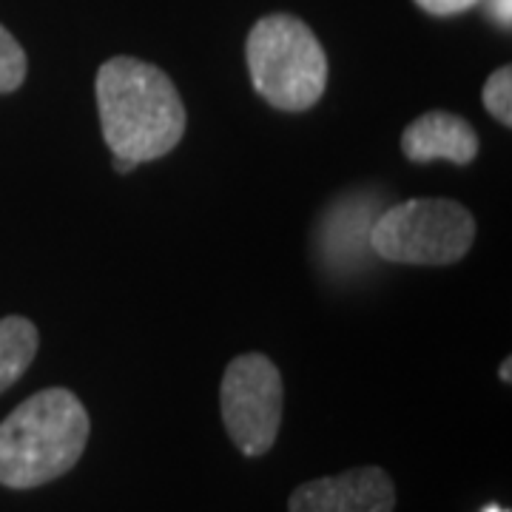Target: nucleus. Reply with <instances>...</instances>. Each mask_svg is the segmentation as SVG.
I'll return each instance as SVG.
<instances>
[{
	"label": "nucleus",
	"mask_w": 512,
	"mask_h": 512,
	"mask_svg": "<svg viewBox=\"0 0 512 512\" xmlns=\"http://www.w3.org/2000/svg\"><path fill=\"white\" fill-rule=\"evenodd\" d=\"M484 109L493 114L501 126H512V69L501 66L490 74V80L484 83Z\"/></svg>",
	"instance_id": "9d476101"
},
{
	"label": "nucleus",
	"mask_w": 512,
	"mask_h": 512,
	"mask_svg": "<svg viewBox=\"0 0 512 512\" xmlns=\"http://www.w3.org/2000/svg\"><path fill=\"white\" fill-rule=\"evenodd\" d=\"M26 52L6 26H0V94L18 92L26 80Z\"/></svg>",
	"instance_id": "1a4fd4ad"
},
{
	"label": "nucleus",
	"mask_w": 512,
	"mask_h": 512,
	"mask_svg": "<svg viewBox=\"0 0 512 512\" xmlns=\"http://www.w3.org/2000/svg\"><path fill=\"white\" fill-rule=\"evenodd\" d=\"M40 333L23 316L0 319V393H6L35 362Z\"/></svg>",
	"instance_id": "6e6552de"
},
{
	"label": "nucleus",
	"mask_w": 512,
	"mask_h": 512,
	"mask_svg": "<svg viewBox=\"0 0 512 512\" xmlns=\"http://www.w3.org/2000/svg\"><path fill=\"white\" fill-rule=\"evenodd\" d=\"M498 373H501V379H504V382H510V379H512V376H510V359L504 362V367H501Z\"/></svg>",
	"instance_id": "4468645a"
},
{
	"label": "nucleus",
	"mask_w": 512,
	"mask_h": 512,
	"mask_svg": "<svg viewBox=\"0 0 512 512\" xmlns=\"http://www.w3.org/2000/svg\"><path fill=\"white\" fill-rule=\"evenodd\" d=\"M94 89L103 140L114 160L151 163L183 140V97L163 69L137 57H111L100 66Z\"/></svg>",
	"instance_id": "f257e3e1"
},
{
	"label": "nucleus",
	"mask_w": 512,
	"mask_h": 512,
	"mask_svg": "<svg viewBox=\"0 0 512 512\" xmlns=\"http://www.w3.org/2000/svg\"><path fill=\"white\" fill-rule=\"evenodd\" d=\"M427 15H436V18H453L461 12H470L473 6H478L481 0H416Z\"/></svg>",
	"instance_id": "9b49d317"
},
{
	"label": "nucleus",
	"mask_w": 512,
	"mask_h": 512,
	"mask_svg": "<svg viewBox=\"0 0 512 512\" xmlns=\"http://www.w3.org/2000/svg\"><path fill=\"white\" fill-rule=\"evenodd\" d=\"M481 3H487V9H490V18H493L498 26L510 29V20H512L510 0H481Z\"/></svg>",
	"instance_id": "f8f14e48"
},
{
	"label": "nucleus",
	"mask_w": 512,
	"mask_h": 512,
	"mask_svg": "<svg viewBox=\"0 0 512 512\" xmlns=\"http://www.w3.org/2000/svg\"><path fill=\"white\" fill-rule=\"evenodd\" d=\"M484 512H507V510H501V507H495V504H493V507H487Z\"/></svg>",
	"instance_id": "2eb2a0df"
},
{
	"label": "nucleus",
	"mask_w": 512,
	"mask_h": 512,
	"mask_svg": "<svg viewBox=\"0 0 512 512\" xmlns=\"http://www.w3.org/2000/svg\"><path fill=\"white\" fill-rule=\"evenodd\" d=\"M92 419L66 387H49L0 421V484L35 490L66 476L86 453Z\"/></svg>",
	"instance_id": "f03ea898"
},
{
	"label": "nucleus",
	"mask_w": 512,
	"mask_h": 512,
	"mask_svg": "<svg viewBox=\"0 0 512 512\" xmlns=\"http://www.w3.org/2000/svg\"><path fill=\"white\" fill-rule=\"evenodd\" d=\"M402 151L410 163L450 160L470 165L478 157V134L464 117L450 111H427L416 117L402 134Z\"/></svg>",
	"instance_id": "0eeeda50"
},
{
	"label": "nucleus",
	"mask_w": 512,
	"mask_h": 512,
	"mask_svg": "<svg viewBox=\"0 0 512 512\" xmlns=\"http://www.w3.org/2000/svg\"><path fill=\"white\" fill-rule=\"evenodd\" d=\"M396 487L382 467H353L339 476L299 484L288 498V512H393Z\"/></svg>",
	"instance_id": "423d86ee"
},
{
	"label": "nucleus",
	"mask_w": 512,
	"mask_h": 512,
	"mask_svg": "<svg viewBox=\"0 0 512 512\" xmlns=\"http://www.w3.org/2000/svg\"><path fill=\"white\" fill-rule=\"evenodd\" d=\"M476 239V217L456 200H407L384 208L370 228V248L399 265H453Z\"/></svg>",
	"instance_id": "20e7f679"
},
{
	"label": "nucleus",
	"mask_w": 512,
	"mask_h": 512,
	"mask_svg": "<svg viewBox=\"0 0 512 512\" xmlns=\"http://www.w3.org/2000/svg\"><path fill=\"white\" fill-rule=\"evenodd\" d=\"M282 376L265 353H242L225 367L220 384L222 424L242 456H265L282 424Z\"/></svg>",
	"instance_id": "39448f33"
},
{
	"label": "nucleus",
	"mask_w": 512,
	"mask_h": 512,
	"mask_svg": "<svg viewBox=\"0 0 512 512\" xmlns=\"http://www.w3.org/2000/svg\"><path fill=\"white\" fill-rule=\"evenodd\" d=\"M114 168H117L120 174H128V171L134 168V163H128V160H114Z\"/></svg>",
	"instance_id": "ddd939ff"
},
{
	"label": "nucleus",
	"mask_w": 512,
	"mask_h": 512,
	"mask_svg": "<svg viewBox=\"0 0 512 512\" xmlns=\"http://www.w3.org/2000/svg\"><path fill=\"white\" fill-rule=\"evenodd\" d=\"M251 83L279 111H308L328 86V57L313 29L296 15H265L245 40Z\"/></svg>",
	"instance_id": "7ed1b4c3"
}]
</instances>
